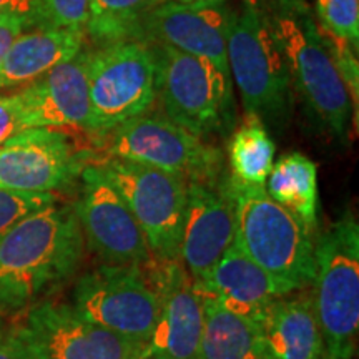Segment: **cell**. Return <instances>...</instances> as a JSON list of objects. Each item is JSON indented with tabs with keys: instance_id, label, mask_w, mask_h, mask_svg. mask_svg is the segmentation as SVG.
<instances>
[{
	"instance_id": "6da1fadb",
	"label": "cell",
	"mask_w": 359,
	"mask_h": 359,
	"mask_svg": "<svg viewBox=\"0 0 359 359\" xmlns=\"http://www.w3.org/2000/svg\"><path fill=\"white\" fill-rule=\"evenodd\" d=\"M85 246L70 205H50L13 224L0 236V311L47 302L77 275Z\"/></svg>"
},
{
	"instance_id": "7a4b0ae2",
	"label": "cell",
	"mask_w": 359,
	"mask_h": 359,
	"mask_svg": "<svg viewBox=\"0 0 359 359\" xmlns=\"http://www.w3.org/2000/svg\"><path fill=\"white\" fill-rule=\"evenodd\" d=\"M288 69L291 87L323 127L343 138L353 103L325 34L302 0H276L266 12Z\"/></svg>"
},
{
	"instance_id": "3957f363",
	"label": "cell",
	"mask_w": 359,
	"mask_h": 359,
	"mask_svg": "<svg viewBox=\"0 0 359 359\" xmlns=\"http://www.w3.org/2000/svg\"><path fill=\"white\" fill-rule=\"evenodd\" d=\"M235 201L236 241L271 278L280 293L304 291L314 280V241L291 215L268 196L264 187H251L226 177Z\"/></svg>"
},
{
	"instance_id": "277c9868",
	"label": "cell",
	"mask_w": 359,
	"mask_h": 359,
	"mask_svg": "<svg viewBox=\"0 0 359 359\" xmlns=\"http://www.w3.org/2000/svg\"><path fill=\"white\" fill-rule=\"evenodd\" d=\"M313 308L325 359H354L359 331V226L354 215L336 219L314 241Z\"/></svg>"
},
{
	"instance_id": "5b68a950",
	"label": "cell",
	"mask_w": 359,
	"mask_h": 359,
	"mask_svg": "<svg viewBox=\"0 0 359 359\" xmlns=\"http://www.w3.org/2000/svg\"><path fill=\"white\" fill-rule=\"evenodd\" d=\"M228 69L246 114L258 116L263 123L288 116L293 87L285 57L266 12L253 2L231 8Z\"/></svg>"
},
{
	"instance_id": "8992f818",
	"label": "cell",
	"mask_w": 359,
	"mask_h": 359,
	"mask_svg": "<svg viewBox=\"0 0 359 359\" xmlns=\"http://www.w3.org/2000/svg\"><path fill=\"white\" fill-rule=\"evenodd\" d=\"M155 60L156 100L180 127L205 138L235 123L233 82L212 62L167 45H150Z\"/></svg>"
},
{
	"instance_id": "52a82bcc",
	"label": "cell",
	"mask_w": 359,
	"mask_h": 359,
	"mask_svg": "<svg viewBox=\"0 0 359 359\" xmlns=\"http://www.w3.org/2000/svg\"><path fill=\"white\" fill-rule=\"evenodd\" d=\"M87 132L102 138L156 102L155 60L148 43L118 42L90 50Z\"/></svg>"
},
{
	"instance_id": "ba28073f",
	"label": "cell",
	"mask_w": 359,
	"mask_h": 359,
	"mask_svg": "<svg viewBox=\"0 0 359 359\" xmlns=\"http://www.w3.org/2000/svg\"><path fill=\"white\" fill-rule=\"evenodd\" d=\"M107 158L143 163L178 175L188 182L222 178L223 154L170 120L167 115L143 114L98 138Z\"/></svg>"
},
{
	"instance_id": "9c48e42d",
	"label": "cell",
	"mask_w": 359,
	"mask_h": 359,
	"mask_svg": "<svg viewBox=\"0 0 359 359\" xmlns=\"http://www.w3.org/2000/svg\"><path fill=\"white\" fill-rule=\"evenodd\" d=\"M140 224L155 259H180L188 180L135 161L97 163Z\"/></svg>"
},
{
	"instance_id": "30bf717a",
	"label": "cell",
	"mask_w": 359,
	"mask_h": 359,
	"mask_svg": "<svg viewBox=\"0 0 359 359\" xmlns=\"http://www.w3.org/2000/svg\"><path fill=\"white\" fill-rule=\"evenodd\" d=\"M72 308L103 330L147 344L158 314L145 266L138 264H102L85 273L74 288Z\"/></svg>"
},
{
	"instance_id": "8fae6325",
	"label": "cell",
	"mask_w": 359,
	"mask_h": 359,
	"mask_svg": "<svg viewBox=\"0 0 359 359\" xmlns=\"http://www.w3.org/2000/svg\"><path fill=\"white\" fill-rule=\"evenodd\" d=\"M30 359H145L148 344L93 325L69 304L42 302L15 325Z\"/></svg>"
},
{
	"instance_id": "7c38bea8",
	"label": "cell",
	"mask_w": 359,
	"mask_h": 359,
	"mask_svg": "<svg viewBox=\"0 0 359 359\" xmlns=\"http://www.w3.org/2000/svg\"><path fill=\"white\" fill-rule=\"evenodd\" d=\"M79 178L80 193L72 206L85 245L105 264H150L154 255L140 224L100 167L88 163Z\"/></svg>"
},
{
	"instance_id": "4fadbf2b",
	"label": "cell",
	"mask_w": 359,
	"mask_h": 359,
	"mask_svg": "<svg viewBox=\"0 0 359 359\" xmlns=\"http://www.w3.org/2000/svg\"><path fill=\"white\" fill-rule=\"evenodd\" d=\"M87 156L60 128H25L0 145V188L32 193L64 190L87 167Z\"/></svg>"
},
{
	"instance_id": "5bb4252c",
	"label": "cell",
	"mask_w": 359,
	"mask_h": 359,
	"mask_svg": "<svg viewBox=\"0 0 359 359\" xmlns=\"http://www.w3.org/2000/svg\"><path fill=\"white\" fill-rule=\"evenodd\" d=\"M145 273L155 291L158 314L148 341L150 354L196 359L205 311L195 281L180 259H151Z\"/></svg>"
},
{
	"instance_id": "9a60e30c",
	"label": "cell",
	"mask_w": 359,
	"mask_h": 359,
	"mask_svg": "<svg viewBox=\"0 0 359 359\" xmlns=\"http://www.w3.org/2000/svg\"><path fill=\"white\" fill-rule=\"evenodd\" d=\"M231 7L223 2L178 4L167 0L143 22L138 42L167 45L188 55L203 58L230 75L228 32Z\"/></svg>"
},
{
	"instance_id": "2e32d148",
	"label": "cell",
	"mask_w": 359,
	"mask_h": 359,
	"mask_svg": "<svg viewBox=\"0 0 359 359\" xmlns=\"http://www.w3.org/2000/svg\"><path fill=\"white\" fill-rule=\"evenodd\" d=\"M235 240V201L228 190L226 178L188 182L180 262L193 281H200L208 275Z\"/></svg>"
},
{
	"instance_id": "e0dca14e",
	"label": "cell",
	"mask_w": 359,
	"mask_h": 359,
	"mask_svg": "<svg viewBox=\"0 0 359 359\" xmlns=\"http://www.w3.org/2000/svg\"><path fill=\"white\" fill-rule=\"evenodd\" d=\"M90 50L77 55L22 87L17 93L24 128L80 127L87 130Z\"/></svg>"
},
{
	"instance_id": "ac0fdd59",
	"label": "cell",
	"mask_w": 359,
	"mask_h": 359,
	"mask_svg": "<svg viewBox=\"0 0 359 359\" xmlns=\"http://www.w3.org/2000/svg\"><path fill=\"white\" fill-rule=\"evenodd\" d=\"M196 290L203 298L246 320L257 321L273 299L283 296L266 273L245 253L235 240Z\"/></svg>"
},
{
	"instance_id": "d6986e66",
	"label": "cell",
	"mask_w": 359,
	"mask_h": 359,
	"mask_svg": "<svg viewBox=\"0 0 359 359\" xmlns=\"http://www.w3.org/2000/svg\"><path fill=\"white\" fill-rule=\"evenodd\" d=\"M255 323L268 359H325L311 294L280 296Z\"/></svg>"
},
{
	"instance_id": "ffe728a7",
	"label": "cell",
	"mask_w": 359,
	"mask_h": 359,
	"mask_svg": "<svg viewBox=\"0 0 359 359\" xmlns=\"http://www.w3.org/2000/svg\"><path fill=\"white\" fill-rule=\"evenodd\" d=\"M85 34L70 29H32L20 34L0 65V90L25 87L83 50Z\"/></svg>"
},
{
	"instance_id": "44dd1931",
	"label": "cell",
	"mask_w": 359,
	"mask_h": 359,
	"mask_svg": "<svg viewBox=\"0 0 359 359\" xmlns=\"http://www.w3.org/2000/svg\"><path fill=\"white\" fill-rule=\"evenodd\" d=\"M264 185L269 198L285 208L313 236L320 217L316 163L298 151L283 155L273 163Z\"/></svg>"
},
{
	"instance_id": "7402d4cb",
	"label": "cell",
	"mask_w": 359,
	"mask_h": 359,
	"mask_svg": "<svg viewBox=\"0 0 359 359\" xmlns=\"http://www.w3.org/2000/svg\"><path fill=\"white\" fill-rule=\"evenodd\" d=\"M201 299L205 321L196 359H268L257 323Z\"/></svg>"
},
{
	"instance_id": "603a6c76",
	"label": "cell",
	"mask_w": 359,
	"mask_h": 359,
	"mask_svg": "<svg viewBox=\"0 0 359 359\" xmlns=\"http://www.w3.org/2000/svg\"><path fill=\"white\" fill-rule=\"evenodd\" d=\"M167 0H90L85 35L97 47L138 42L143 22Z\"/></svg>"
},
{
	"instance_id": "cb8c5ba5",
	"label": "cell",
	"mask_w": 359,
	"mask_h": 359,
	"mask_svg": "<svg viewBox=\"0 0 359 359\" xmlns=\"http://www.w3.org/2000/svg\"><path fill=\"white\" fill-rule=\"evenodd\" d=\"M275 142L258 116L246 114L228 142L231 177L251 187H264L275 163Z\"/></svg>"
},
{
	"instance_id": "d4e9b609",
	"label": "cell",
	"mask_w": 359,
	"mask_h": 359,
	"mask_svg": "<svg viewBox=\"0 0 359 359\" xmlns=\"http://www.w3.org/2000/svg\"><path fill=\"white\" fill-rule=\"evenodd\" d=\"M318 27L327 37L358 47L359 0H314Z\"/></svg>"
},
{
	"instance_id": "484cf974",
	"label": "cell",
	"mask_w": 359,
	"mask_h": 359,
	"mask_svg": "<svg viewBox=\"0 0 359 359\" xmlns=\"http://www.w3.org/2000/svg\"><path fill=\"white\" fill-rule=\"evenodd\" d=\"M88 6L90 0H37L34 29H70L85 34Z\"/></svg>"
},
{
	"instance_id": "4316f807",
	"label": "cell",
	"mask_w": 359,
	"mask_h": 359,
	"mask_svg": "<svg viewBox=\"0 0 359 359\" xmlns=\"http://www.w3.org/2000/svg\"><path fill=\"white\" fill-rule=\"evenodd\" d=\"M57 203L55 193L12 191L0 188V236L22 218Z\"/></svg>"
},
{
	"instance_id": "83f0119b",
	"label": "cell",
	"mask_w": 359,
	"mask_h": 359,
	"mask_svg": "<svg viewBox=\"0 0 359 359\" xmlns=\"http://www.w3.org/2000/svg\"><path fill=\"white\" fill-rule=\"evenodd\" d=\"M24 123H22V114L17 93L11 95H2L0 93V145L8 140L12 135L22 132Z\"/></svg>"
},
{
	"instance_id": "f1b7e54d",
	"label": "cell",
	"mask_w": 359,
	"mask_h": 359,
	"mask_svg": "<svg viewBox=\"0 0 359 359\" xmlns=\"http://www.w3.org/2000/svg\"><path fill=\"white\" fill-rule=\"evenodd\" d=\"M27 30H29V27H27V20L22 15L0 13V65H2L7 52L11 50L12 43Z\"/></svg>"
},
{
	"instance_id": "f546056e",
	"label": "cell",
	"mask_w": 359,
	"mask_h": 359,
	"mask_svg": "<svg viewBox=\"0 0 359 359\" xmlns=\"http://www.w3.org/2000/svg\"><path fill=\"white\" fill-rule=\"evenodd\" d=\"M0 359H30L15 326L6 327L0 336Z\"/></svg>"
},
{
	"instance_id": "4dcf8cb0",
	"label": "cell",
	"mask_w": 359,
	"mask_h": 359,
	"mask_svg": "<svg viewBox=\"0 0 359 359\" xmlns=\"http://www.w3.org/2000/svg\"><path fill=\"white\" fill-rule=\"evenodd\" d=\"M35 12H37V0H0V13L22 15L27 20L29 30L35 27Z\"/></svg>"
},
{
	"instance_id": "1f68e13d",
	"label": "cell",
	"mask_w": 359,
	"mask_h": 359,
	"mask_svg": "<svg viewBox=\"0 0 359 359\" xmlns=\"http://www.w3.org/2000/svg\"><path fill=\"white\" fill-rule=\"evenodd\" d=\"M178 4H195V2H223V0H172Z\"/></svg>"
},
{
	"instance_id": "d6a6232c",
	"label": "cell",
	"mask_w": 359,
	"mask_h": 359,
	"mask_svg": "<svg viewBox=\"0 0 359 359\" xmlns=\"http://www.w3.org/2000/svg\"><path fill=\"white\" fill-rule=\"evenodd\" d=\"M145 359H175V358L165 356V354H148Z\"/></svg>"
},
{
	"instance_id": "836d02e7",
	"label": "cell",
	"mask_w": 359,
	"mask_h": 359,
	"mask_svg": "<svg viewBox=\"0 0 359 359\" xmlns=\"http://www.w3.org/2000/svg\"><path fill=\"white\" fill-rule=\"evenodd\" d=\"M6 325H4V321L2 320H0V336H2V333H4V331H6Z\"/></svg>"
}]
</instances>
